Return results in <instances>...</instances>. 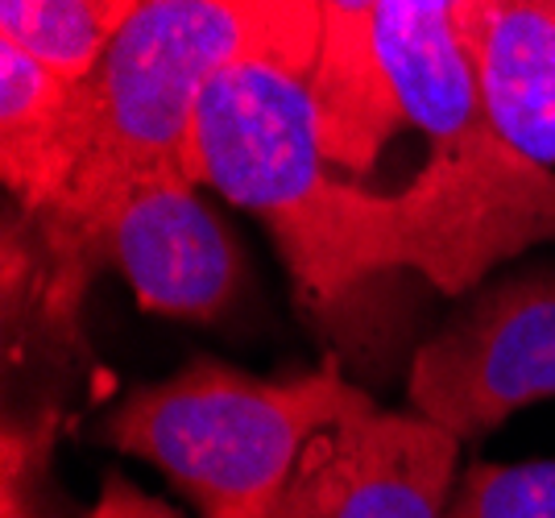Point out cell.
<instances>
[{
	"mask_svg": "<svg viewBox=\"0 0 555 518\" xmlns=\"http://www.w3.org/2000/svg\"><path fill=\"white\" fill-rule=\"evenodd\" d=\"M186 170L270 229L295 286L320 307L386 270L464 295L498 261L555 241V170L518 150L431 158L390 195L340 183L307 79L261 59H236L211 79Z\"/></svg>",
	"mask_w": 555,
	"mask_h": 518,
	"instance_id": "1",
	"label": "cell"
},
{
	"mask_svg": "<svg viewBox=\"0 0 555 518\" xmlns=\"http://www.w3.org/2000/svg\"><path fill=\"white\" fill-rule=\"evenodd\" d=\"M361 402L370 394L336 357L286 377L195 357L125 394L100 419V440L154 465L199 518H278L307 444Z\"/></svg>",
	"mask_w": 555,
	"mask_h": 518,
	"instance_id": "2",
	"label": "cell"
},
{
	"mask_svg": "<svg viewBox=\"0 0 555 518\" xmlns=\"http://www.w3.org/2000/svg\"><path fill=\"white\" fill-rule=\"evenodd\" d=\"M406 394L461 444L555 399V270L509 274L468 295L415 353Z\"/></svg>",
	"mask_w": 555,
	"mask_h": 518,
	"instance_id": "3",
	"label": "cell"
},
{
	"mask_svg": "<svg viewBox=\"0 0 555 518\" xmlns=\"http://www.w3.org/2000/svg\"><path fill=\"white\" fill-rule=\"evenodd\" d=\"M456 461L448 427L370 399L307 444L278 518H448Z\"/></svg>",
	"mask_w": 555,
	"mask_h": 518,
	"instance_id": "4",
	"label": "cell"
},
{
	"mask_svg": "<svg viewBox=\"0 0 555 518\" xmlns=\"http://www.w3.org/2000/svg\"><path fill=\"white\" fill-rule=\"evenodd\" d=\"M186 166L138 179L100 236V261L129 283L141 311L216 324L241 295V254L199 199Z\"/></svg>",
	"mask_w": 555,
	"mask_h": 518,
	"instance_id": "5",
	"label": "cell"
},
{
	"mask_svg": "<svg viewBox=\"0 0 555 518\" xmlns=\"http://www.w3.org/2000/svg\"><path fill=\"white\" fill-rule=\"evenodd\" d=\"M377 50L406 125L431 138V158H502L514 145L489 125L456 29V0H382Z\"/></svg>",
	"mask_w": 555,
	"mask_h": 518,
	"instance_id": "6",
	"label": "cell"
},
{
	"mask_svg": "<svg viewBox=\"0 0 555 518\" xmlns=\"http://www.w3.org/2000/svg\"><path fill=\"white\" fill-rule=\"evenodd\" d=\"M456 29L489 125L555 170V0H456Z\"/></svg>",
	"mask_w": 555,
	"mask_h": 518,
	"instance_id": "7",
	"label": "cell"
},
{
	"mask_svg": "<svg viewBox=\"0 0 555 518\" xmlns=\"http://www.w3.org/2000/svg\"><path fill=\"white\" fill-rule=\"evenodd\" d=\"M382 0H320V50L311 100L320 142L332 166L365 174L393 133L406 125L377 50Z\"/></svg>",
	"mask_w": 555,
	"mask_h": 518,
	"instance_id": "8",
	"label": "cell"
},
{
	"mask_svg": "<svg viewBox=\"0 0 555 518\" xmlns=\"http://www.w3.org/2000/svg\"><path fill=\"white\" fill-rule=\"evenodd\" d=\"M70 95V79L0 38V174L22 212H38L59 187Z\"/></svg>",
	"mask_w": 555,
	"mask_h": 518,
	"instance_id": "9",
	"label": "cell"
},
{
	"mask_svg": "<svg viewBox=\"0 0 555 518\" xmlns=\"http://www.w3.org/2000/svg\"><path fill=\"white\" fill-rule=\"evenodd\" d=\"M138 9L141 0H0V38L79 83Z\"/></svg>",
	"mask_w": 555,
	"mask_h": 518,
	"instance_id": "10",
	"label": "cell"
},
{
	"mask_svg": "<svg viewBox=\"0 0 555 518\" xmlns=\"http://www.w3.org/2000/svg\"><path fill=\"white\" fill-rule=\"evenodd\" d=\"M241 25L249 59L311 79L320 50V0H211Z\"/></svg>",
	"mask_w": 555,
	"mask_h": 518,
	"instance_id": "11",
	"label": "cell"
},
{
	"mask_svg": "<svg viewBox=\"0 0 555 518\" xmlns=\"http://www.w3.org/2000/svg\"><path fill=\"white\" fill-rule=\"evenodd\" d=\"M448 518H555V461L468 465Z\"/></svg>",
	"mask_w": 555,
	"mask_h": 518,
	"instance_id": "12",
	"label": "cell"
},
{
	"mask_svg": "<svg viewBox=\"0 0 555 518\" xmlns=\"http://www.w3.org/2000/svg\"><path fill=\"white\" fill-rule=\"evenodd\" d=\"M63 431L59 402L38 406L25 419H4L0 431V518H47L42 485Z\"/></svg>",
	"mask_w": 555,
	"mask_h": 518,
	"instance_id": "13",
	"label": "cell"
},
{
	"mask_svg": "<svg viewBox=\"0 0 555 518\" xmlns=\"http://www.w3.org/2000/svg\"><path fill=\"white\" fill-rule=\"evenodd\" d=\"M88 518H179V515L166 502L138 490L133 481H125L120 472H108L104 477V490H100L95 506L88 510Z\"/></svg>",
	"mask_w": 555,
	"mask_h": 518,
	"instance_id": "14",
	"label": "cell"
}]
</instances>
